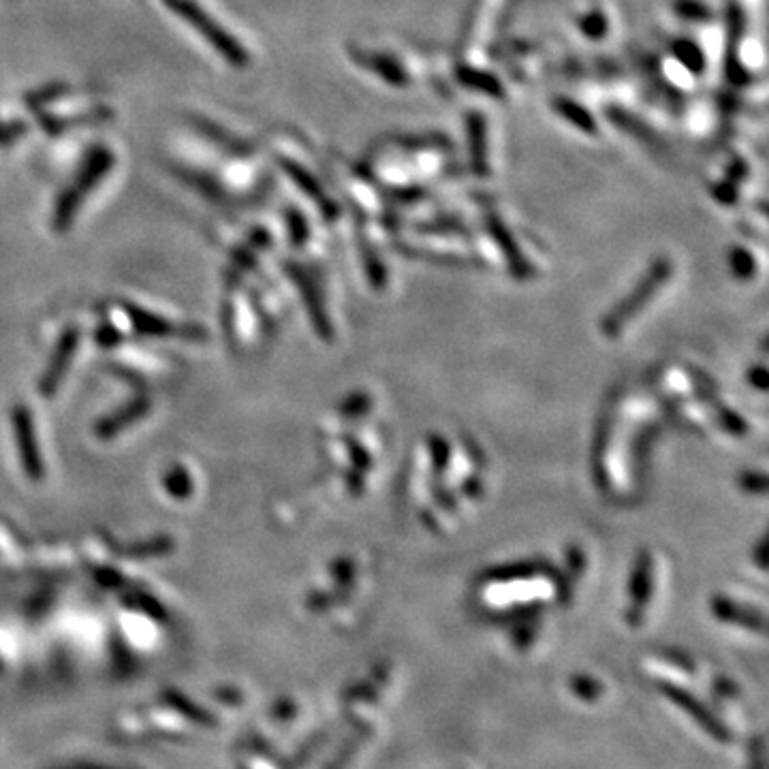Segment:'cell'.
Segmentation results:
<instances>
[{
	"label": "cell",
	"instance_id": "6da1fadb",
	"mask_svg": "<svg viewBox=\"0 0 769 769\" xmlns=\"http://www.w3.org/2000/svg\"><path fill=\"white\" fill-rule=\"evenodd\" d=\"M165 165L201 195L240 201L259 195L265 174L253 144L201 116H186L165 141Z\"/></svg>",
	"mask_w": 769,
	"mask_h": 769
},
{
	"label": "cell",
	"instance_id": "277c9868",
	"mask_svg": "<svg viewBox=\"0 0 769 769\" xmlns=\"http://www.w3.org/2000/svg\"><path fill=\"white\" fill-rule=\"evenodd\" d=\"M116 163H118V156L107 144L92 146L86 159L77 163L73 178L71 180L67 178L65 184H62L65 193L58 197V206H56L58 214H65V216L75 214V210L80 208V201L88 197L94 188H101L105 180L112 176Z\"/></svg>",
	"mask_w": 769,
	"mask_h": 769
},
{
	"label": "cell",
	"instance_id": "7a4b0ae2",
	"mask_svg": "<svg viewBox=\"0 0 769 769\" xmlns=\"http://www.w3.org/2000/svg\"><path fill=\"white\" fill-rule=\"evenodd\" d=\"M30 114L39 127L52 135L67 131L101 127L114 116V107L105 99L103 90L90 86H50L33 90L26 97Z\"/></svg>",
	"mask_w": 769,
	"mask_h": 769
},
{
	"label": "cell",
	"instance_id": "5b68a950",
	"mask_svg": "<svg viewBox=\"0 0 769 769\" xmlns=\"http://www.w3.org/2000/svg\"><path fill=\"white\" fill-rule=\"evenodd\" d=\"M667 693L671 695L673 703L680 705L682 710H686L690 716H693L695 723H699L712 737H716V740H723V742L729 740L727 729L720 725L718 720L708 710H705L699 701H695L688 693H682V690H676V688H667Z\"/></svg>",
	"mask_w": 769,
	"mask_h": 769
},
{
	"label": "cell",
	"instance_id": "3957f363",
	"mask_svg": "<svg viewBox=\"0 0 769 769\" xmlns=\"http://www.w3.org/2000/svg\"><path fill=\"white\" fill-rule=\"evenodd\" d=\"M159 3L176 15L186 28L208 43L210 50L231 67H244L248 62V50L238 37L216 20V15L201 0H159Z\"/></svg>",
	"mask_w": 769,
	"mask_h": 769
}]
</instances>
